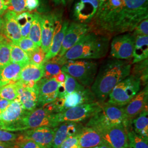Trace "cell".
<instances>
[{"label":"cell","mask_w":148,"mask_h":148,"mask_svg":"<svg viewBox=\"0 0 148 148\" xmlns=\"http://www.w3.org/2000/svg\"><path fill=\"white\" fill-rule=\"evenodd\" d=\"M15 44L27 53V56L38 47V46H37L29 37L21 38L18 42Z\"/></svg>","instance_id":"39"},{"label":"cell","mask_w":148,"mask_h":148,"mask_svg":"<svg viewBox=\"0 0 148 148\" xmlns=\"http://www.w3.org/2000/svg\"><path fill=\"white\" fill-rule=\"evenodd\" d=\"M90 32L88 24L72 22L69 24L62 43L59 56H64L66 52L77 42L86 34Z\"/></svg>","instance_id":"13"},{"label":"cell","mask_w":148,"mask_h":148,"mask_svg":"<svg viewBox=\"0 0 148 148\" xmlns=\"http://www.w3.org/2000/svg\"><path fill=\"white\" fill-rule=\"evenodd\" d=\"M56 114L48 110L45 106L28 112L21 119L2 130L10 132H22L38 127L55 128L59 125Z\"/></svg>","instance_id":"5"},{"label":"cell","mask_w":148,"mask_h":148,"mask_svg":"<svg viewBox=\"0 0 148 148\" xmlns=\"http://www.w3.org/2000/svg\"><path fill=\"white\" fill-rule=\"evenodd\" d=\"M11 42L7 38L0 42V68L10 62Z\"/></svg>","instance_id":"35"},{"label":"cell","mask_w":148,"mask_h":148,"mask_svg":"<svg viewBox=\"0 0 148 148\" xmlns=\"http://www.w3.org/2000/svg\"><path fill=\"white\" fill-rule=\"evenodd\" d=\"M14 147L15 148H46L31 139L24 137L21 133L14 142Z\"/></svg>","instance_id":"37"},{"label":"cell","mask_w":148,"mask_h":148,"mask_svg":"<svg viewBox=\"0 0 148 148\" xmlns=\"http://www.w3.org/2000/svg\"><path fill=\"white\" fill-rule=\"evenodd\" d=\"M40 5V0H26L25 7L27 10L32 11L36 10Z\"/></svg>","instance_id":"44"},{"label":"cell","mask_w":148,"mask_h":148,"mask_svg":"<svg viewBox=\"0 0 148 148\" xmlns=\"http://www.w3.org/2000/svg\"><path fill=\"white\" fill-rule=\"evenodd\" d=\"M129 147L131 148H148V139L135 132L132 128L127 130Z\"/></svg>","instance_id":"32"},{"label":"cell","mask_w":148,"mask_h":148,"mask_svg":"<svg viewBox=\"0 0 148 148\" xmlns=\"http://www.w3.org/2000/svg\"><path fill=\"white\" fill-rule=\"evenodd\" d=\"M131 148L130 147H126V148Z\"/></svg>","instance_id":"54"},{"label":"cell","mask_w":148,"mask_h":148,"mask_svg":"<svg viewBox=\"0 0 148 148\" xmlns=\"http://www.w3.org/2000/svg\"><path fill=\"white\" fill-rule=\"evenodd\" d=\"M2 25H3V18L0 16V32L2 30Z\"/></svg>","instance_id":"52"},{"label":"cell","mask_w":148,"mask_h":148,"mask_svg":"<svg viewBox=\"0 0 148 148\" xmlns=\"http://www.w3.org/2000/svg\"><path fill=\"white\" fill-rule=\"evenodd\" d=\"M148 18V0H99L97 12L88 24L90 32L111 38L132 32Z\"/></svg>","instance_id":"1"},{"label":"cell","mask_w":148,"mask_h":148,"mask_svg":"<svg viewBox=\"0 0 148 148\" xmlns=\"http://www.w3.org/2000/svg\"><path fill=\"white\" fill-rule=\"evenodd\" d=\"M12 101H7L0 98V111H3L11 104Z\"/></svg>","instance_id":"46"},{"label":"cell","mask_w":148,"mask_h":148,"mask_svg":"<svg viewBox=\"0 0 148 148\" xmlns=\"http://www.w3.org/2000/svg\"><path fill=\"white\" fill-rule=\"evenodd\" d=\"M26 0H10L8 6V11L14 12L16 13H21L27 11L25 7Z\"/></svg>","instance_id":"40"},{"label":"cell","mask_w":148,"mask_h":148,"mask_svg":"<svg viewBox=\"0 0 148 148\" xmlns=\"http://www.w3.org/2000/svg\"><path fill=\"white\" fill-rule=\"evenodd\" d=\"M64 87L66 96L79 90H84L86 87L81 85L79 82L68 74L65 73V80L64 82Z\"/></svg>","instance_id":"36"},{"label":"cell","mask_w":148,"mask_h":148,"mask_svg":"<svg viewBox=\"0 0 148 148\" xmlns=\"http://www.w3.org/2000/svg\"><path fill=\"white\" fill-rule=\"evenodd\" d=\"M2 111H0V117H1V115H2Z\"/></svg>","instance_id":"53"},{"label":"cell","mask_w":148,"mask_h":148,"mask_svg":"<svg viewBox=\"0 0 148 148\" xmlns=\"http://www.w3.org/2000/svg\"><path fill=\"white\" fill-rule=\"evenodd\" d=\"M33 20L32 14L29 12H24L17 16L16 21L21 32V37H28Z\"/></svg>","instance_id":"31"},{"label":"cell","mask_w":148,"mask_h":148,"mask_svg":"<svg viewBox=\"0 0 148 148\" xmlns=\"http://www.w3.org/2000/svg\"><path fill=\"white\" fill-rule=\"evenodd\" d=\"M98 64L91 60H68L62 71L76 79L86 88L93 84L98 73Z\"/></svg>","instance_id":"6"},{"label":"cell","mask_w":148,"mask_h":148,"mask_svg":"<svg viewBox=\"0 0 148 148\" xmlns=\"http://www.w3.org/2000/svg\"><path fill=\"white\" fill-rule=\"evenodd\" d=\"M38 90L37 84L32 87H25L18 98L25 111L31 112L37 108Z\"/></svg>","instance_id":"25"},{"label":"cell","mask_w":148,"mask_h":148,"mask_svg":"<svg viewBox=\"0 0 148 148\" xmlns=\"http://www.w3.org/2000/svg\"><path fill=\"white\" fill-rule=\"evenodd\" d=\"M131 122L126 116L123 107L115 106L108 102L100 103V108L91 117L85 126L96 130L122 124L126 130L132 128Z\"/></svg>","instance_id":"4"},{"label":"cell","mask_w":148,"mask_h":148,"mask_svg":"<svg viewBox=\"0 0 148 148\" xmlns=\"http://www.w3.org/2000/svg\"><path fill=\"white\" fill-rule=\"evenodd\" d=\"M97 131L101 134L103 142L110 148H125L129 147L127 130L122 124Z\"/></svg>","instance_id":"10"},{"label":"cell","mask_w":148,"mask_h":148,"mask_svg":"<svg viewBox=\"0 0 148 148\" xmlns=\"http://www.w3.org/2000/svg\"><path fill=\"white\" fill-rule=\"evenodd\" d=\"M27 112L17 99L12 101L5 110L2 111L0 117V129L2 130L19 121Z\"/></svg>","instance_id":"20"},{"label":"cell","mask_w":148,"mask_h":148,"mask_svg":"<svg viewBox=\"0 0 148 148\" xmlns=\"http://www.w3.org/2000/svg\"><path fill=\"white\" fill-rule=\"evenodd\" d=\"M131 127L138 134L148 139V108L143 110L131 121Z\"/></svg>","instance_id":"28"},{"label":"cell","mask_w":148,"mask_h":148,"mask_svg":"<svg viewBox=\"0 0 148 148\" xmlns=\"http://www.w3.org/2000/svg\"><path fill=\"white\" fill-rule=\"evenodd\" d=\"M140 87V80L130 74L111 90L108 98V103L120 106H126L137 95Z\"/></svg>","instance_id":"7"},{"label":"cell","mask_w":148,"mask_h":148,"mask_svg":"<svg viewBox=\"0 0 148 148\" xmlns=\"http://www.w3.org/2000/svg\"><path fill=\"white\" fill-rule=\"evenodd\" d=\"M24 137L46 148H51L55 132L54 128L49 127H38L21 132Z\"/></svg>","instance_id":"17"},{"label":"cell","mask_w":148,"mask_h":148,"mask_svg":"<svg viewBox=\"0 0 148 148\" xmlns=\"http://www.w3.org/2000/svg\"><path fill=\"white\" fill-rule=\"evenodd\" d=\"M18 96V86L16 82L0 87V98L7 101H13L16 99Z\"/></svg>","instance_id":"34"},{"label":"cell","mask_w":148,"mask_h":148,"mask_svg":"<svg viewBox=\"0 0 148 148\" xmlns=\"http://www.w3.org/2000/svg\"><path fill=\"white\" fill-rule=\"evenodd\" d=\"M16 18V13L12 11H7L3 18L2 27L3 35L7 40L14 43L18 42L22 38Z\"/></svg>","instance_id":"19"},{"label":"cell","mask_w":148,"mask_h":148,"mask_svg":"<svg viewBox=\"0 0 148 148\" xmlns=\"http://www.w3.org/2000/svg\"><path fill=\"white\" fill-rule=\"evenodd\" d=\"M0 148H14V143L0 142Z\"/></svg>","instance_id":"48"},{"label":"cell","mask_w":148,"mask_h":148,"mask_svg":"<svg viewBox=\"0 0 148 148\" xmlns=\"http://www.w3.org/2000/svg\"><path fill=\"white\" fill-rule=\"evenodd\" d=\"M100 108V103L84 104L65 110L56 114V120L59 125L65 122H81L90 119Z\"/></svg>","instance_id":"8"},{"label":"cell","mask_w":148,"mask_h":148,"mask_svg":"<svg viewBox=\"0 0 148 148\" xmlns=\"http://www.w3.org/2000/svg\"><path fill=\"white\" fill-rule=\"evenodd\" d=\"M58 83H64L65 80V73L63 71H61L58 75L54 77Z\"/></svg>","instance_id":"47"},{"label":"cell","mask_w":148,"mask_h":148,"mask_svg":"<svg viewBox=\"0 0 148 148\" xmlns=\"http://www.w3.org/2000/svg\"><path fill=\"white\" fill-rule=\"evenodd\" d=\"M46 54L41 47H38L34 51L28 55L30 62L37 65H42L45 63Z\"/></svg>","instance_id":"38"},{"label":"cell","mask_w":148,"mask_h":148,"mask_svg":"<svg viewBox=\"0 0 148 148\" xmlns=\"http://www.w3.org/2000/svg\"><path fill=\"white\" fill-rule=\"evenodd\" d=\"M110 37L88 32L64 54L67 60L98 59L108 52Z\"/></svg>","instance_id":"3"},{"label":"cell","mask_w":148,"mask_h":148,"mask_svg":"<svg viewBox=\"0 0 148 148\" xmlns=\"http://www.w3.org/2000/svg\"><path fill=\"white\" fill-rule=\"evenodd\" d=\"M133 34L134 36L138 35L148 36V18L144 19L138 24L134 29Z\"/></svg>","instance_id":"43"},{"label":"cell","mask_w":148,"mask_h":148,"mask_svg":"<svg viewBox=\"0 0 148 148\" xmlns=\"http://www.w3.org/2000/svg\"><path fill=\"white\" fill-rule=\"evenodd\" d=\"M148 85L139 92L132 99L126 106H122L127 119L130 122L143 110L148 108Z\"/></svg>","instance_id":"15"},{"label":"cell","mask_w":148,"mask_h":148,"mask_svg":"<svg viewBox=\"0 0 148 148\" xmlns=\"http://www.w3.org/2000/svg\"><path fill=\"white\" fill-rule=\"evenodd\" d=\"M53 2L56 5H59V4H63L65 5L66 2V0H53Z\"/></svg>","instance_id":"49"},{"label":"cell","mask_w":148,"mask_h":148,"mask_svg":"<svg viewBox=\"0 0 148 148\" xmlns=\"http://www.w3.org/2000/svg\"></svg>","instance_id":"55"},{"label":"cell","mask_w":148,"mask_h":148,"mask_svg":"<svg viewBox=\"0 0 148 148\" xmlns=\"http://www.w3.org/2000/svg\"><path fill=\"white\" fill-rule=\"evenodd\" d=\"M19 133H12L10 131L0 129V142L14 143Z\"/></svg>","instance_id":"41"},{"label":"cell","mask_w":148,"mask_h":148,"mask_svg":"<svg viewBox=\"0 0 148 148\" xmlns=\"http://www.w3.org/2000/svg\"><path fill=\"white\" fill-rule=\"evenodd\" d=\"M24 65L10 62L0 68V87L13 84L19 79L21 69Z\"/></svg>","instance_id":"22"},{"label":"cell","mask_w":148,"mask_h":148,"mask_svg":"<svg viewBox=\"0 0 148 148\" xmlns=\"http://www.w3.org/2000/svg\"><path fill=\"white\" fill-rule=\"evenodd\" d=\"M67 61L64 56L60 57L57 55L45 62L43 64L44 74L43 78L47 79L54 78L62 71V66Z\"/></svg>","instance_id":"26"},{"label":"cell","mask_w":148,"mask_h":148,"mask_svg":"<svg viewBox=\"0 0 148 148\" xmlns=\"http://www.w3.org/2000/svg\"><path fill=\"white\" fill-rule=\"evenodd\" d=\"M110 148L108 145H106V143H103V144H101L99 145H97V146H95L94 147H92V148Z\"/></svg>","instance_id":"50"},{"label":"cell","mask_w":148,"mask_h":148,"mask_svg":"<svg viewBox=\"0 0 148 148\" xmlns=\"http://www.w3.org/2000/svg\"><path fill=\"white\" fill-rule=\"evenodd\" d=\"M135 38L131 33H124L115 36L110 45V54L114 58L130 60L133 58Z\"/></svg>","instance_id":"9"},{"label":"cell","mask_w":148,"mask_h":148,"mask_svg":"<svg viewBox=\"0 0 148 148\" xmlns=\"http://www.w3.org/2000/svg\"><path fill=\"white\" fill-rule=\"evenodd\" d=\"M33 20L28 37L37 46L41 47L42 16L37 12L32 14Z\"/></svg>","instance_id":"29"},{"label":"cell","mask_w":148,"mask_h":148,"mask_svg":"<svg viewBox=\"0 0 148 148\" xmlns=\"http://www.w3.org/2000/svg\"><path fill=\"white\" fill-rule=\"evenodd\" d=\"M97 101L95 95L89 88L74 92L65 97L63 111L76 106Z\"/></svg>","instance_id":"21"},{"label":"cell","mask_w":148,"mask_h":148,"mask_svg":"<svg viewBox=\"0 0 148 148\" xmlns=\"http://www.w3.org/2000/svg\"><path fill=\"white\" fill-rule=\"evenodd\" d=\"M12 63H20L25 65L30 62L27 53L14 43L11 42V58Z\"/></svg>","instance_id":"33"},{"label":"cell","mask_w":148,"mask_h":148,"mask_svg":"<svg viewBox=\"0 0 148 148\" xmlns=\"http://www.w3.org/2000/svg\"><path fill=\"white\" fill-rule=\"evenodd\" d=\"M135 37L132 64L143 61L148 57V36L138 35Z\"/></svg>","instance_id":"27"},{"label":"cell","mask_w":148,"mask_h":148,"mask_svg":"<svg viewBox=\"0 0 148 148\" xmlns=\"http://www.w3.org/2000/svg\"><path fill=\"white\" fill-rule=\"evenodd\" d=\"M62 23V13H53L42 16L41 47L45 53L51 47L56 29Z\"/></svg>","instance_id":"11"},{"label":"cell","mask_w":148,"mask_h":148,"mask_svg":"<svg viewBox=\"0 0 148 148\" xmlns=\"http://www.w3.org/2000/svg\"><path fill=\"white\" fill-rule=\"evenodd\" d=\"M99 0H76L73 10V18L76 23L88 24L97 12Z\"/></svg>","instance_id":"12"},{"label":"cell","mask_w":148,"mask_h":148,"mask_svg":"<svg viewBox=\"0 0 148 148\" xmlns=\"http://www.w3.org/2000/svg\"><path fill=\"white\" fill-rule=\"evenodd\" d=\"M10 0H0V16L7 10Z\"/></svg>","instance_id":"45"},{"label":"cell","mask_w":148,"mask_h":148,"mask_svg":"<svg viewBox=\"0 0 148 148\" xmlns=\"http://www.w3.org/2000/svg\"><path fill=\"white\" fill-rule=\"evenodd\" d=\"M79 133L66 139L59 148H81L79 144Z\"/></svg>","instance_id":"42"},{"label":"cell","mask_w":148,"mask_h":148,"mask_svg":"<svg viewBox=\"0 0 148 148\" xmlns=\"http://www.w3.org/2000/svg\"><path fill=\"white\" fill-rule=\"evenodd\" d=\"M5 38H5V36L3 35V34H2V30L0 32V42L1 41H2L3 39H5Z\"/></svg>","instance_id":"51"},{"label":"cell","mask_w":148,"mask_h":148,"mask_svg":"<svg viewBox=\"0 0 148 148\" xmlns=\"http://www.w3.org/2000/svg\"><path fill=\"white\" fill-rule=\"evenodd\" d=\"M104 143L101 134L95 129L84 126L79 133V144L81 148H90Z\"/></svg>","instance_id":"23"},{"label":"cell","mask_w":148,"mask_h":148,"mask_svg":"<svg viewBox=\"0 0 148 148\" xmlns=\"http://www.w3.org/2000/svg\"><path fill=\"white\" fill-rule=\"evenodd\" d=\"M69 24V21H65L56 29L51 47L46 54L45 62L49 59L53 58L58 54Z\"/></svg>","instance_id":"24"},{"label":"cell","mask_w":148,"mask_h":148,"mask_svg":"<svg viewBox=\"0 0 148 148\" xmlns=\"http://www.w3.org/2000/svg\"><path fill=\"white\" fill-rule=\"evenodd\" d=\"M130 60L109 59L101 65L90 90L97 101L106 102L115 86L131 74Z\"/></svg>","instance_id":"2"},{"label":"cell","mask_w":148,"mask_h":148,"mask_svg":"<svg viewBox=\"0 0 148 148\" xmlns=\"http://www.w3.org/2000/svg\"><path fill=\"white\" fill-rule=\"evenodd\" d=\"M59 84L54 78H42L37 82L38 96L37 108L52 103L57 98Z\"/></svg>","instance_id":"14"},{"label":"cell","mask_w":148,"mask_h":148,"mask_svg":"<svg viewBox=\"0 0 148 148\" xmlns=\"http://www.w3.org/2000/svg\"><path fill=\"white\" fill-rule=\"evenodd\" d=\"M43 74V65H37L29 62L23 66L18 81L24 87H32L42 79Z\"/></svg>","instance_id":"18"},{"label":"cell","mask_w":148,"mask_h":148,"mask_svg":"<svg viewBox=\"0 0 148 148\" xmlns=\"http://www.w3.org/2000/svg\"><path fill=\"white\" fill-rule=\"evenodd\" d=\"M84 127L81 122H65L55 127L53 142L51 148H59L64 141L81 131Z\"/></svg>","instance_id":"16"},{"label":"cell","mask_w":148,"mask_h":148,"mask_svg":"<svg viewBox=\"0 0 148 148\" xmlns=\"http://www.w3.org/2000/svg\"><path fill=\"white\" fill-rule=\"evenodd\" d=\"M148 59L143 61L133 64L134 66L131 73L133 76L137 77L140 80L141 86H146L148 85Z\"/></svg>","instance_id":"30"}]
</instances>
